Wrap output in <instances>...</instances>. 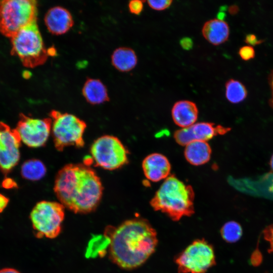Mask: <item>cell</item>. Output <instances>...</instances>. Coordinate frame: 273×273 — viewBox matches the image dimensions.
<instances>
[{
  "label": "cell",
  "instance_id": "cell-19",
  "mask_svg": "<svg viewBox=\"0 0 273 273\" xmlns=\"http://www.w3.org/2000/svg\"><path fill=\"white\" fill-rule=\"evenodd\" d=\"M113 66L121 72H128L137 64L138 58L135 52L131 48L120 47L116 49L111 56Z\"/></svg>",
  "mask_w": 273,
  "mask_h": 273
},
{
  "label": "cell",
  "instance_id": "cell-2",
  "mask_svg": "<svg viewBox=\"0 0 273 273\" xmlns=\"http://www.w3.org/2000/svg\"><path fill=\"white\" fill-rule=\"evenodd\" d=\"M54 191L60 202L75 213L95 211L103 195V187L96 171L85 164H68L56 175Z\"/></svg>",
  "mask_w": 273,
  "mask_h": 273
},
{
  "label": "cell",
  "instance_id": "cell-4",
  "mask_svg": "<svg viewBox=\"0 0 273 273\" xmlns=\"http://www.w3.org/2000/svg\"><path fill=\"white\" fill-rule=\"evenodd\" d=\"M10 38L11 54L17 56L24 66L34 68L47 61L49 55L36 20L20 29Z\"/></svg>",
  "mask_w": 273,
  "mask_h": 273
},
{
  "label": "cell",
  "instance_id": "cell-10",
  "mask_svg": "<svg viewBox=\"0 0 273 273\" xmlns=\"http://www.w3.org/2000/svg\"><path fill=\"white\" fill-rule=\"evenodd\" d=\"M51 118H33L21 113L15 128L21 141L30 148L46 145L52 129Z\"/></svg>",
  "mask_w": 273,
  "mask_h": 273
},
{
  "label": "cell",
  "instance_id": "cell-14",
  "mask_svg": "<svg viewBox=\"0 0 273 273\" xmlns=\"http://www.w3.org/2000/svg\"><path fill=\"white\" fill-rule=\"evenodd\" d=\"M44 22L49 32L55 35L65 33L74 24L69 11L60 6L53 7L48 11Z\"/></svg>",
  "mask_w": 273,
  "mask_h": 273
},
{
  "label": "cell",
  "instance_id": "cell-27",
  "mask_svg": "<svg viewBox=\"0 0 273 273\" xmlns=\"http://www.w3.org/2000/svg\"><path fill=\"white\" fill-rule=\"evenodd\" d=\"M263 41V40L259 39L254 34H248L245 38V42L248 45L254 46L261 44Z\"/></svg>",
  "mask_w": 273,
  "mask_h": 273
},
{
  "label": "cell",
  "instance_id": "cell-7",
  "mask_svg": "<svg viewBox=\"0 0 273 273\" xmlns=\"http://www.w3.org/2000/svg\"><path fill=\"white\" fill-rule=\"evenodd\" d=\"M64 217L65 207L61 203L51 201L38 202L30 214L34 235L38 238L58 237Z\"/></svg>",
  "mask_w": 273,
  "mask_h": 273
},
{
  "label": "cell",
  "instance_id": "cell-24",
  "mask_svg": "<svg viewBox=\"0 0 273 273\" xmlns=\"http://www.w3.org/2000/svg\"><path fill=\"white\" fill-rule=\"evenodd\" d=\"M241 59L245 61H248L254 58L255 52L252 46L247 45L241 47L238 52Z\"/></svg>",
  "mask_w": 273,
  "mask_h": 273
},
{
  "label": "cell",
  "instance_id": "cell-12",
  "mask_svg": "<svg viewBox=\"0 0 273 273\" xmlns=\"http://www.w3.org/2000/svg\"><path fill=\"white\" fill-rule=\"evenodd\" d=\"M230 129L213 123L201 122L176 130L174 133L175 142L179 145L186 146L194 141H205L218 134H223Z\"/></svg>",
  "mask_w": 273,
  "mask_h": 273
},
{
  "label": "cell",
  "instance_id": "cell-34",
  "mask_svg": "<svg viewBox=\"0 0 273 273\" xmlns=\"http://www.w3.org/2000/svg\"><path fill=\"white\" fill-rule=\"evenodd\" d=\"M0 273H20V272L14 268H4L0 270Z\"/></svg>",
  "mask_w": 273,
  "mask_h": 273
},
{
  "label": "cell",
  "instance_id": "cell-9",
  "mask_svg": "<svg viewBox=\"0 0 273 273\" xmlns=\"http://www.w3.org/2000/svg\"><path fill=\"white\" fill-rule=\"evenodd\" d=\"M95 165L104 169L113 170L128 163V152L116 136L105 135L96 139L90 147Z\"/></svg>",
  "mask_w": 273,
  "mask_h": 273
},
{
  "label": "cell",
  "instance_id": "cell-21",
  "mask_svg": "<svg viewBox=\"0 0 273 273\" xmlns=\"http://www.w3.org/2000/svg\"><path fill=\"white\" fill-rule=\"evenodd\" d=\"M225 97L232 103H240L247 97L248 93L245 86L238 80H228L225 83Z\"/></svg>",
  "mask_w": 273,
  "mask_h": 273
},
{
  "label": "cell",
  "instance_id": "cell-5",
  "mask_svg": "<svg viewBox=\"0 0 273 273\" xmlns=\"http://www.w3.org/2000/svg\"><path fill=\"white\" fill-rule=\"evenodd\" d=\"M37 2L33 0L0 1V32L11 38L37 20Z\"/></svg>",
  "mask_w": 273,
  "mask_h": 273
},
{
  "label": "cell",
  "instance_id": "cell-23",
  "mask_svg": "<svg viewBox=\"0 0 273 273\" xmlns=\"http://www.w3.org/2000/svg\"><path fill=\"white\" fill-rule=\"evenodd\" d=\"M147 3L149 7L156 11H163L168 9L172 3L171 0H150Z\"/></svg>",
  "mask_w": 273,
  "mask_h": 273
},
{
  "label": "cell",
  "instance_id": "cell-29",
  "mask_svg": "<svg viewBox=\"0 0 273 273\" xmlns=\"http://www.w3.org/2000/svg\"><path fill=\"white\" fill-rule=\"evenodd\" d=\"M262 258L260 252L257 250L255 251L251 256V262L252 265L256 266L259 265L261 262Z\"/></svg>",
  "mask_w": 273,
  "mask_h": 273
},
{
  "label": "cell",
  "instance_id": "cell-22",
  "mask_svg": "<svg viewBox=\"0 0 273 273\" xmlns=\"http://www.w3.org/2000/svg\"><path fill=\"white\" fill-rule=\"evenodd\" d=\"M220 232L222 238L226 242L233 243L237 242L241 238L243 230L238 222L230 221L222 226Z\"/></svg>",
  "mask_w": 273,
  "mask_h": 273
},
{
  "label": "cell",
  "instance_id": "cell-35",
  "mask_svg": "<svg viewBox=\"0 0 273 273\" xmlns=\"http://www.w3.org/2000/svg\"><path fill=\"white\" fill-rule=\"evenodd\" d=\"M48 54L49 56H54L56 55L57 52L55 48L52 47L47 49Z\"/></svg>",
  "mask_w": 273,
  "mask_h": 273
},
{
  "label": "cell",
  "instance_id": "cell-33",
  "mask_svg": "<svg viewBox=\"0 0 273 273\" xmlns=\"http://www.w3.org/2000/svg\"><path fill=\"white\" fill-rule=\"evenodd\" d=\"M228 11L231 15H235L238 12L239 7L237 5H233L229 7Z\"/></svg>",
  "mask_w": 273,
  "mask_h": 273
},
{
  "label": "cell",
  "instance_id": "cell-11",
  "mask_svg": "<svg viewBox=\"0 0 273 273\" xmlns=\"http://www.w3.org/2000/svg\"><path fill=\"white\" fill-rule=\"evenodd\" d=\"M21 140L16 129L0 122V169L9 173L19 162Z\"/></svg>",
  "mask_w": 273,
  "mask_h": 273
},
{
  "label": "cell",
  "instance_id": "cell-18",
  "mask_svg": "<svg viewBox=\"0 0 273 273\" xmlns=\"http://www.w3.org/2000/svg\"><path fill=\"white\" fill-rule=\"evenodd\" d=\"M82 95L86 101L92 105L100 104L109 101L106 87L97 79H86L82 88Z\"/></svg>",
  "mask_w": 273,
  "mask_h": 273
},
{
  "label": "cell",
  "instance_id": "cell-31",
  "mask_svg": "<svg viewBox=\"0 0 273 273\" xmlns=\"http://www.w3.org/2000/svg\"><path fill=\"white\" fill-rule=\"evenodd\" d=\"M9 201V200L7 197L0 193V213L6 208Z\"/></svg>",
  "mask_w": 273,
  "mask_h": 273
},
{
  "label": "cell",
  "instance_id": "cell-15",
  "mask_svg": "<svg viewBox=\"0 0 273 273\" xmlns=\"http://www.w3.org/2000/svg\"><path fill=\"white\" fill-rule=\"evenodd\" d=\"M198 113L196 104L189 100H180L175 102L171 109L172 120L181 128L195 124L198 119Z\"/></svg>",
  "mask_w": 273,
  "mask_h": 273
},
{
  "label": "cell",
  "instance_id": "cell-17",
  "mask_svg": "<svg viewBox=\"0 0 273 273\" xmlns=\"http://www.w3.org/2000/svg\"><path fill=\"white\" fill-rule=\"evenodd\" d=\"M211 148L205 141H194L185 146L184 156L187 161L194 166H200L210 159Z\"/></svg>",
  "mask_w": 273,
  "mask_h": 273
},
{
  "label": "cell",
  "instance_id": "cell-8",
  "mask_svg": "<svg viewBox=\"0 0 273 273\" xmlns=\"http://www.w3.org/2000/svg\"><path fill=\"white\" fill-rule=\"evenodd\" d=\"M174 261L178 273H206L216 264L213 247L204 239L193 241Z\"/></svg>",
  "mask_w": 273,
  "mask_h": 273
},
{
  "label": "cell",
  "instance_id": "cell-13",
  "mask_svg": "<svg viewBox=\"0 0 273 273\" xmlns=\"http://www.w3.org/2000/svg\"><path fill=\"white\" fill-rule=\"evenodd\" d=\"M144 174L147 179L158 182L165 179L169 175L171 164L164 155L154 153L146 156L142 162Z\"/></svg>",
  "mask_w": 273,
  "mask_h": 273
},
{
  "label": "cell",
  "instance_id": "cell-20",
  "mask_svg": "<svg viewBox=\"0 0 273 273\" xmlns=\"http://www.w3.org/2000/svg\"><path fill=\"white\" fill-rule=\"evenodd\" d=\"M46 172L45 165L42 161L36 159L25 161L21 168L22 176L29 180H38L44 176Z\"/></svg>",
  "mask_w": 273,
  "mask_h": 273
},
{
  "label": "cell",
  "instance_id": "cell-36",
  "mask_svg": "<svg viewBox=\"0 0 273 273\" xmlns=\"http://www.w3.org/2000/svg\"><path fill=\"white\" fill-rule=\"evenodd\" d=\"M269 164H270L271 170L273 171V155H272L271 157Z\"/></svg>",
  "mask_w": 273,
  "mask_h": 273
},
{
  "label": "cell",
  "instance_id": "cell-6",
  "mask_svg": "<svg viewBox=\"0 0 273 273\" xmlns=\"http://www.w3.org/2000/svg\"><path fill=\"white\" fill-rule=\"evenodd\" d=\"M50 116L52 120V134L55 148L62 151L68 146L78 148L84 146L83 134L86 124L76 116L52 110Z\"/></svg>",
  "mask_w": 273,
  "mask_h": 273
},
{
  "label": "cell",
  "instance_id": "cell-16",
  "mask_svg": "<svg viewBox=\"0 0 273 273\" xmlns=\"http://www.w3.org/2000/svg\"><path fill=\"white\" fill-rule=\"evenodd\" d=\"M202 34L210 43L218 46L229 38L230 28L226 22L217 18L206 21L202 28Z\"/></svg>",
  "mask_w": 273,
  "mask_h": 273
},
{
  "label": "cell",
  "instance_id": "cell-37",
  "mask_svg": "<svg viewBox=\"0 0 273 273\" xmlns=\"http://www.w3.org/2000/svg\"><path fill=\"white\" fill-rule=\"evenodd\" d=\"M269 191H270L271 192L273 193V179L269 187Z\"/></svg>",
  "mask_w": 273,
  "mask_h": 273
},
{
  "label": "cell",
  "instance_id": "cell-25",
  "mask_svg": "<svg viewBox=\"0 0 273 273\" xmlns=\"http://www.w3.org/2000/svg\"><path fill=\"white\" fill-rule=\"evenodd\" d=\"M128 6L129 11L131 13L139 15L143 10V1L139 0L130 1L128 3Z\"/></svg>",
  "mask_w": 273,
  "mask_h": 273
},
{
  "label": "cell",
  "instance_id": "cell-1",
  "mask_svg": "<svg viewBox=\"0 0 273 273\" xmlns=\"http://www.w3.org/2000/svg\"><path fill=\"white\" fill-rule=\"evenodd\" d=\"M110 240L109 257L119 267L131 270L142 265L154 253L158 240L156 231L141 217L126 220L117 228L107 229Z\"/></svg>",
  "mask_w": 273,
  "mask_h": 273
},
{
  "label": "cell",
  "instance_id": "cell-32",
  "mask_svg": "<svg viewBox=\"0 0 273 273\" xmlns=\"http://www.w3.org/2000/svg\"><path fill=\"white\" fill-rule=\"evenodd\" d=\"M269 83L271 92V96L269 100V103L270 106L273 109V70L271 71L269 76Z\"/></svg>",
  "mask_w": 273,
  "mask_h": 273
},
{
  "label": "cell",
  "instance_id": "cell-28",
  "mask_svg": "<svg viewBox=\"0 0 273 273\" xmlns=\"http://www.w3.org/2000/svg\"><path fill=\"white\" fill-rule=\"evenodd\" d=\"M179 44L181 47L185 50H190L193 48V40L189 37H184L180 39Z\"/></svg>",
  "mask_w": 273,
  "mask_h": 273
},
{
  "label": "cell",
  "instance_id": "cell-26",
  "mask_svg": "<svg viewBox=\"0 0 273 273\" xmlns=\"http://www.w3.org/2000/svg\"><path fill=\"white\" fill-rule=\"evenodd\" d=\"M263 235L264 239L269 243V251L273 252V224L265 229Z\"/></svg>",
  "mask_w": 273,
  "mask_h": 273
},
{
  "label": "cell",
  "instance_id": "cell-30",
  "mask_svg": "<svg viewBox=\"0 0 273 273\" xmlns=\"http://www.w3.org/2000/svg\"><path fill=\"white\" fill-rule=\"evenodd\" d=\"M2 186L5 189H12L17 187V185L11 178L6 177L2 182Z\"/></svg>",
  "mask_w": 273,
  "mask_h": 273
},
{
  "label": "cell",
  "instance_id": "cell-3",
  "mask_svg": "<svg viewBox=\"0 0 273 273\" xmlns=\"http://www.w3.org/2000/svg\"><path fill=\"white\" fill-rule=\"evenodd\" d=\"M194 198L192 186L170 175L156 191L150 204L154 210L165 213L177 221L195 213Z\"/></svg>",
  "mask_w": 273,
  "mask_h": 273
}]
</instances>
